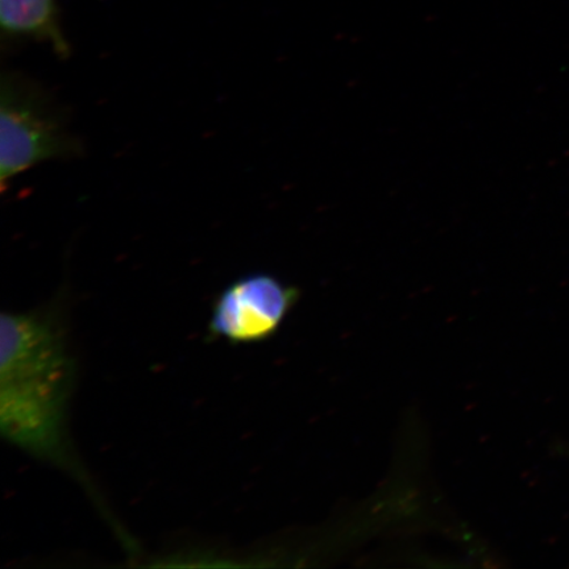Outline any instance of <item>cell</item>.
Masks as SVG:
<instances>
[{
  "label": "cell",
  "mask_w": 569,
  "mask_h": 569,
  "mask_svg": "<svg viewBox=\"0 0 569 569\" xmlns=\"http://www.w3.org/2000/svg\"><path fill=\"white\" fill-rule=\"evenodd\" d=\"M74 359L53 306L0 318V432L32 458L71 467L67 440Z\"/></svg>",
  "instance_id": "1"
},
{
  "label": "cell",
  "mask_w": 569,
  "mask_h": 569,
  "mask_svg": "<svg viewBox=\"0 0 569 569\" xmlns=\"http://www.w3.org/2000/svg\"><path fill=\"white\" fill-rule=\"evenodd\" d=\"M83 146L49 92L18 71L0 76V189L39 163L80 158Z\"/></svg>",
  "instance_id": "2"
},
{
  "label": "cell",
  "mask_w": 569,
  "mask_h": 569,
  "mask_svg": "<svg viewBox=\"0 0 569 569\" xmlns=\"http://www.w3.org/2000/svg\"><path fill=\"white\" fill-rule=\"evenodd\" d=\"M0 24L7 40L47 41L61 59L70 54L57 20L54 0H0Z\"/></svg>",
  "instance_id": "4"
},
{
  "label": "cell",
  "mask_w": 569,
  "mask_h": 569,
  "mask_svg": "<svg viewBox=\"0 0 569 569\" xmlns=\"http://www.w3.org/2000/svg\"><path fill=\"white\" fill-rule=\"evenodd\" d=\"M298 291L274 276L251 273L224 288L212 303L209 338L253 345L272 338L295 308Z\"/></svg>",
  "instance_id": "3"
}]
</instances>
